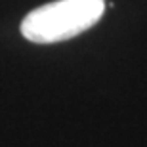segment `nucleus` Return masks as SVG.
Masks as SVG:
<instances>
[{"label":"nucleus","instance_id":"nucleus-1","mask_svg":"<svg viewBox=\"0 0 147 147\" xmlns=\"http://www.w3.org/2000/svg\"><path fill=\"white\" fill-rule=\"evenodd\" d=\"M103 11L105 0H55L25 16L21 34L34 44L69 40L94 27Z\"/></svg>","mask_w":147,"mask_h":147}]
</instances>
